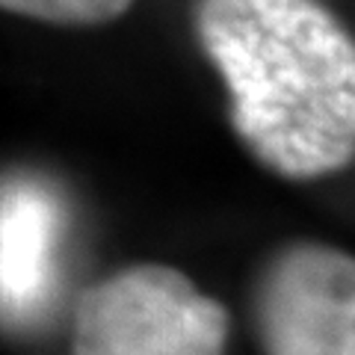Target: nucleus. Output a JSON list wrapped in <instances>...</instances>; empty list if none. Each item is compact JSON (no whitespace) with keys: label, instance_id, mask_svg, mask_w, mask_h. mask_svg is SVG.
<instances>
[{"label":"nucleus","instance_id":"f257e3e1","mask_svg":"<svg viewBox=\"0 0 355 355\" xmlns=\"http://www.w3.org/2000/svg\"><path fill=\"white\" fill-rule=\"evenodd\" d=\"M196 39L266 172L317 181L355 157V44L317 0H196Z\"/></svg>","mask_w":355,"mask_h":355},{"label":"nucleus","instance_id":"20e7f679","mask_svg":"<svg viewBox=\"0 0 355 355\" xmlns=\"http://www.w3.org/2000/svg\"><path fill=\"white\" fill-rule=\"evenodd\" d=\"M62 207L39 181L0 187V314L27 320L57 282Z\"/></svg>","mask_w":355,"mask_h":355},{"label":"nucleus","instance_id":"7ed1b4c3","mask_svg":"<svg viewBox=\"0 0 355 355\" xmlns=\"http://www.w3.org/2000/svg\"><path fill=\"white\" fill-rule=\"evenodd\" d=\"M252 323L263 355H355V261L331 243L293 240L254 275Z\"/></svg>","mask_w":355,"mask_h":355},{"label":"nucleus","instance_id":"f03ea898","mask_svg":"<svg viewBox=\"0 0 355 355\" xmlns=\"http://www.w3.org/2000/svg\"><path fill=\"white\" fill-rule=\"evenodd\" d=\"M231 314L166 263H133L86 287L71 355H225Z\"/></svg>","mask_w":355,"mask_h":355},{"label":"nucleus","instance_id":"39448f33","mask_svg":"<svg viewBox=\"0 0 355 355\" xmlns=\"http://www.w3.org/2000/svg\"><path fill=\"white\" fill-rule=\"evenodd\" d=\"M133 0H0V9L44 24L98 27L128 12Z\"/></svg>","mask_w":355,"mask_h":355}]
</instances>
